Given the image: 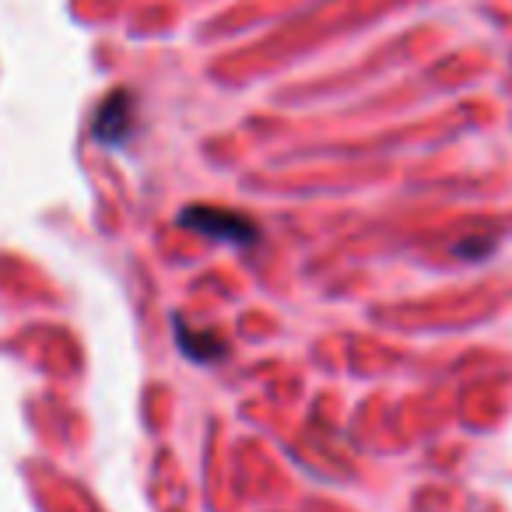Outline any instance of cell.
I'll return each instance as SVG.
<instances>
[{
    "instance_id": "3957f363",
    "label": "cell",
    "mask_w": 512,
    "mask_h": 512,
    "mask_svg": "<svg viewBox=\"0 0 512 512\" xmlns=\"http://www.w3.org/2000/svg\"><path fill=\"white\" fill-rule=\"evenodd\" d=\"M176 341H179V348H183L190 358H197V362H214V358L225 355V344H221L218 337L204 334L200 341H193L190 330H186V323H176Z\"/></svg>"
},
{
    "instance_id": "7a4b0ae2",
    "label": "cell",
    "mask_w": 512,
    "mask_h": 512,
    "mask_svg": "<svg viewBox=\"0 0 512 512\" xmlns=\"http://www.w3.org/2000/svg\"><path fill=\"white\" fill-rule=\"evenodd\" d=\"M134 130V95L127 88L113 92L106 102H102L99 116L92 123V134L99 144H123Z\"/></svg>"
},
{
    "instance_id": "6da1fadb",
    "label": "cell",
    "mask_w": 512,
    "mask_h": 512,
    "mask_svg": "<svg viewBox=\"0 0 512 512\" xmlns=\"http://www.w3.org/2000/svg\"><path fill=\"white\" fill-rule=\"evenodd\" d=\"M186 228L193 232H204L211 239H221V242H235V246H249L256 242V225L239 211H228V207H211V204H200V207H186L179 214Z\"/></svg>"
}]
</instances>
